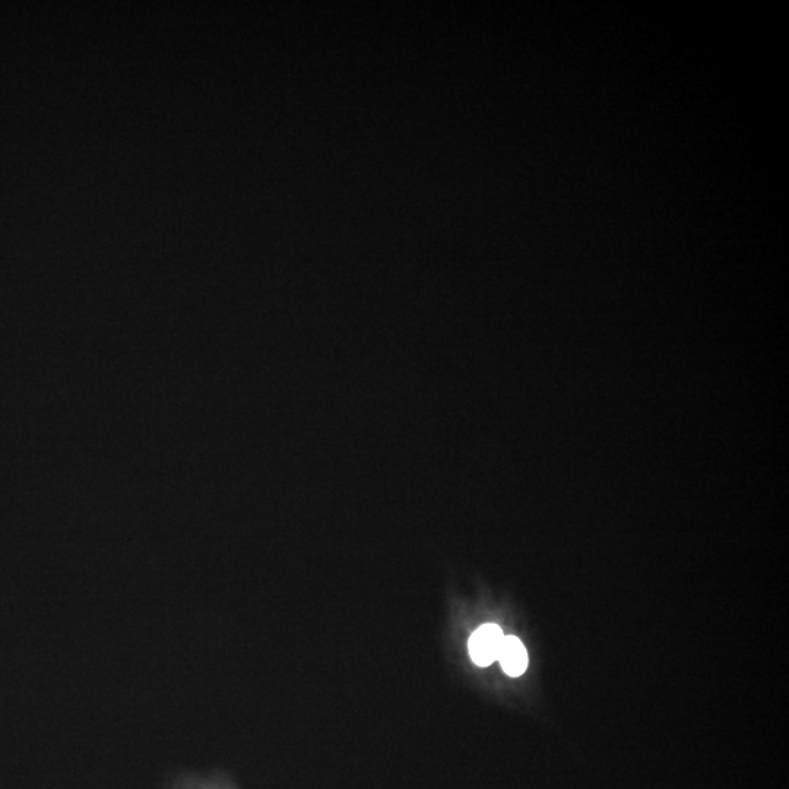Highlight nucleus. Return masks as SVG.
Returning <instances> with one entry per match:
<instances>
[{"instance_id":"1","label":"nucleus","mask_w":789,"mask_h":789,"mask_svg":"<svg viewBox=\"0 0 789 789\" xmlns=\"http://www.w3.org/2000/svg\"><path fill=\"white\" fill-rule=\"evenodd\" d=\"M503 640L505 635L497 624H484L475 630L468 642L472 661L480 667H489L499 659Z\"/></svg>"},{"instance_id":"2","label":"nucleus","mask_w":789,"mask_h":789,"mask_svg":"<svg viewBox=\"0 0 789 789\" xmlns=\"http://www.w3.org/2000/svg\"><path fill=\"white\" fill-rule=\"evenodd\" d=\"M497 661L509 677H521L528 668V654L524 643L515 636H505Z\"/></svg>"}]
</instances>
